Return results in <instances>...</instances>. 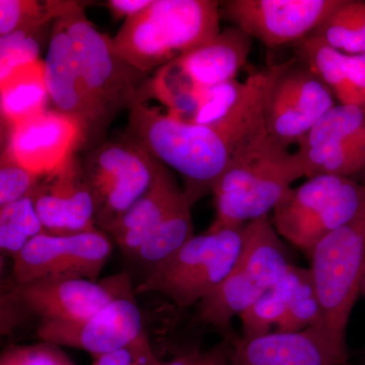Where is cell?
<instances>
[{"label":"cell","mask_w":365,"mask_h":365,"mask_svg":"<svg viewBox=\"0 0 365 365\" xmlns=\"http://www.w3.org/2000/svg\"><path fill=\"white\" fill-rule=\"evenodd\" d=\"M270 91L313 126L337 105L330 88L297 58L277 64Z\"/></svg>","instance_id":"44dd1931"},{"label":"cell","mask_w":365,"mask_h":365,"mask_svg":"<svg viewBox=\"0 0 365 365\" xmlns=\"http://www.w3.org/2000/svg\"><path fill=\"white\" fill-rule=\"evenodd\" d=\"M276 66L204 91L190 122L216 132L232 153L266 129L265 106Z\"/></svg>","instance_id":"7c38bea8"},{"label":"cell","mask_w":365,"mask_h":365,"mask_svg":"<svg viewBox=\"0 0 365 365\" xmlns=\"http://www.w3.org/2000/svg\"><path fill=\"white\" fill-rule=\"evenodd\" d=\"M71 36L81 76L93 104L109 128L119 113L143 102L150 76L117 54L112 38L98 32L78 4L62 16Z\"/></svg>","instance_id":"9c48e42d"},{"label":"cell","mask_w":365,"mask_h":365,"mask_svg":"<svg viewBox=\"0 0 365 365\" xmlns=\"http://www.w3.org/2000/svg\"><path fill=\"white\" fill-rule=\"evenodd\" d=\"M83 160L96 225L107 230L150 188L160 163L127 136L104 141Z\"/></svg>","instance_id":"30bf717a"},{"label":"cell","mask_w":365,"mask_h":365,"mask_svg":"<svg viewBox=\"0 0 365 365\" xmlns=\"http://www.w3.org/2000/svg\"><path fill=\"white\" fill-rule=\"evenodd\" d=\"M306 177L297 151L260 132L232 153L213 188L215 222L209 230L244 227L270 215L292 185Z\"/></svg>","instance_id":"6da1fadb"},{"label":"cell","mask_w":365,"mask_h":365,"mask_svg":"<svg viewBox=\"0 0 365 365\" xmlns=\"http://www.w3.org/2000/svg\"><path fill=\"white\" fill-rule=\"evenodd\" d=\"M145 334L143 333L138 339L126 347L95 357V362L93 365H131L138 354L141 342H143Z\"/></svg>","instance_id":"74e56055"},{"label":"cell","mask_w":365,"mask_h":365,"mask_svg":"<svg viewBox=\"0 0 365 365\" xmlns=\"http://www.w3.org/2000/svg\"><path fill=\"white\" fill-rule=\"evenodd\" d=\"M365 141V106L337 104L297 143V148Z\"/></svg>","instance_id":"f1b7e54d"},{"label":"cell","mask_w":365,"mask_h":365,"mask_svg":"<svg viewBox=\"0 0 365 365\" xmlns=\"http://www.w3.org/2000/svg\"><path fill=\"white\" fill-rule=\"evenodd\" d=\"M295 45L297 59L306 64L330 88L338 104L360 105L359 98L348 79L344 53L313 36Z\"/></svg>","instance_id":"d4e9b609"},{"label":"cell","mask_w":365,"mask_h":365,"mask_svg":"<svg viewBox=\"0 0 365 365\" xmlns=\"http://www.w3.org/2000/svg\"><path fill=\"white\" fill-rule=\"evenodd\" d=\"M39 177L2 153L0 163V207L30 194Z\"/></svg>","instance_id":"836d02e7"},{"label":"cell","mask_w":365,"mask_h":365,"mask_svg":"<svg viewBox=\"0 0 365 365\" xmlns=\"http://www.w3.org/2000/svg\"><path fill=\"white\" fill-rule=\"evenodd\" d=\"M48 26L26 28L0 36V83L21 67L41 61Z\"/></svg>","instance_id":"4dcf8cb0"},{"label":"cell","mask_w":365,"mask_h":365,"mask_svg":"<svg viewBox=\"0 0 365 365\" xmlns=\"http://www.w3.org/2000/svg\"><path fill=\"white\" fill-rule=\"evenodd\" d=\"M244 227L207 230L194 235L169 259L151 269L135 287V294L157 292L180 309L199 304L237 267Z\"/></svg>","instance_id":"8992f818"},{"label":"cell","mask_w":365,"mask_h":365,"mask_svg":"<svg viewBox=\"0 0 365 365\" xmlns=\"http://www.w3.org/2000/svg\"><path fill=\"white\" fill-rule=\"evenodd\" d=\"M361 294H364L365 295V273L364 276V279H362L361 283Z\"/></svg>","instance_id":"ab89813d"},{"label":"cell","mask_w":365,"mask_h":365,"mask_svg":"<svg viewBox=\"0 0 365 365\" xmlns=\"http://www.w3.org/2000/svg\"><path fill=\"white\" fill-rule=\"evenodd\" d=\"M307 257L324 329L346 344V329L365 273V200L349 222L322 239Z\"/></svg>","instance_id":"ba28073f"},{"label":"cell","mask_w":365,"mask_h":365,"mask_svg":"<svg viewBox=\"0 0 365 365\" xmlns=\"http://www.w3.org/2000/svg\"><path fill=\"white\" fill-rule=\"evenodd\" d=\"M220 1L153 0L124 21L112 38L115 51L137 71L151 76L220 32Z\"/></svg>","instance_id":"3957f363"},{"label":"cell","mask_w":365,"mask_h":365,"mask_svg":"<svg viewBox=\"0 0 365 365\" xmlns=\"http://www.w3.org/2000/svg\"><path fill=\"white\" fill-rule=\"evenodd\" d=\"M81 143L78 124L56 110H47L9 128L4 153L40 178L78 153Z\"/></svg>","instance_id":"ac0fdd59"},{"label":"cell","mask_w":365,"mask_h":365,"mask_svg":"<svg viewBox=\"0 0 365 365\" xmlns=\"http://www.w3.org/2000/svg\"><path fill=\"white\" fill-rule=\"evenodd\" d=\"M239 266L198 304L199 323L230 332L232 322L240 318L264 292Z\"/></svg>","instance_id":"603a6c76"},{"label":"cell","mask_w":365,"mask_h":365,"mask_svg":"<svg viewBox=\"0 0 365 365\" xmlns=\"http://www.w3.org/2000/svg\"><path fill=\"white\" fill-rule=\"evenodd\" d=\"M284 300L285 318L278 332L324 328L323 312L309 269L292 266L273 287Z\"/></svg>","instance_id":"cb8c5ba5"},{"label":"cell","mask_w":365,"mask_h":365,"mask_svg":"<svg viewBox=\"0 0 365 365\" xmlns=\"http://www.w3.org/2000/svg\"><path fill=\"white\" fill-rule=\"evenodd\" d=\"M112 242L102 230L71 235L42 234L13 259L11 280L19 284L47 280L98 281Z\"/></svg>","instance_id":"8fae6325"},{"label":"cell","mask_w":365,"mask_h":365,"mask_svg":"<svg viewBox=\"0 0 365 365\" xmlns=\"http://www.w3.org/2000/svg\"><path fill=\"white\" fill-rule=\"evenodd\" d=\"M285 318V304L274 288L264 290L252 306L240 317L244 338L260 337L271 333L274 326L279 330Z\"/></svg>","instance_id":"1f68e13d"},{"label":"cell","mask_w":365,"mask_h":365,"mask_svg":"<svg viewBox=\"0 0 365 365\" xmlns=\"http://www.w3.org/2000/svg\"><path fill=\"white\" fill-rule=\"evenodd\" d=\"M153 0H109L108 7L115 21L128 20L150 6Z\"/></svg>","instance_id":"f35d334b"},{"label":"cell","mask_w":365,"mask_h":365,"mask_svg":"<svg viewBox=\"0 0 365 365\" xmlns=\"http://www.w3.org/2000/svg\"><path fill=\"white\" fill-rule=\"evenodd\" d=\"M0 222L7 223L30 240L45 234L30 195L0 207Z\"/></svg>","instance_id":"e575fe53"},{"label":"cell","mask_w":365,"mask_h":365,"mask_svg":"<svg viewBox=\"0 0 365 365\" xmlns=\"http://www.w3.org/2000/svg\"><path fill=\"white\" fill-rule=\"evenodd\" d=\"M0 365H76L60 346L43 342L13 346L2 352Z\"/></svg>","instance_id":"d6a6232c"},{"label":"cell","mask_w":365,"mask_h":365,"mask_svg":"<svg viewBox=\"0 0 365 365\" xmlns=\"http://www.w3.org/2000/svg\"><path fill=\"white\" fill-rule=\"evenodd\" d=\"M125 136L182 177L192 206L213 191L232 155L227 143L210 128L148 103H139L129 111Z\"/></svg>","instance_id":"7a4b0ae2"},{"label":"cell","mask_w":365,"mask_h":365,"mask_svg":"<svg viewBox=\"0 0 365 365\" xmlns=\"http://www.w3.org/2000/svg\"><path fill=\"white\" fill-rule=\"evenodd\" d=\"M311 36L344 54L365 55L364 0H342Z\"/></svg>","instance_id":"484cf974"},{"label":"cell","mask_w":365,"mask_h":365,"mask_svg":"<svg viewBox=\"0 0 365 365\" xmlns=\"http://www.w3.org/2000/svg\"><path fill=\"white\" fill-rule=\"evenodd\" d=\"M29 195L45 234L71 235L97 228L95 204L78 153L40 177Z\"/></svg>","instance_id":"9a60e30c"},{"label":"cell","mask_w":365,"mask_h":365,"mask_svg":"<svg viewBox=\"0 0 365 365\" xmlns=\"http://www.w3.org/2000/svg\"><path fill=\"white\" fill-rule=\"evenodd\" d=\"M46 86L54 110L73 120L86 153L104 143L107 125L86 90L71 36L62 16L53 23L44 61Z\"/></svg>","instance_id":"5bb4252c"},{"label":"cell","mask_w":365,"mask_h":365,"mask_svg":"<svg viewBox=\"0 0 365 365\" xmlns=\"http://www.w3.org/2000/svg\"><path fill=\"white\" fill-rule=\"evenodd\" d=\"M232 347L227 342L213 346L208 350L189 348L168 361L158 365H232Z\"/></svg>","instance_id":"d590c367"},{"label":"cell","mask_w":365,"mask_h":365,"mask_svg":"<svg viewBox=\"0 0 365 365\" xmlns=\"http://www.w3.org/2000/svg\"><path fill=\"white\" fill-rule=\"evenodd\" d=\"M232 365H345L347 345L322 327L271 332L232 343Z\"/></svg>","instance_id":"e0dca14e"},{"label":"cell","mask_w":365,"mask_h":365,"mask_svg":"<svg viewBox=\"0 0 365 365\" xmlns=\"http://www.w3.org/2000/svg\"><path fill=\"white\" fill-rule=\"evenodd\" d=\"M346 71L353 90L359 98L360 105L365 106V55H347Z\"/></svg>","instance_id":"8d00e7d4"},{"label":"cell","mask_w":365,"mask_h":365,"mask_svg":"<svg viewBox=\"0 0 365 365\" xmlns=\"http://www.w3.org/2000/svg\"><path fill=\"white\" fill-rule=\"evenodd\" d=\"M189 200L180 204L151 232L137 254V260L151 269L169 259L194 237V225Z\"/></svg>","instance_id":"83f0119b"},{"label":"cell","mask_w":365,"mask_h":365,"mask_svg":"<svg viewBox=\"0 0 365 365\" xmlns=\"http://www.w3.org/2000/svg\"><path fill=\"white\" fill-rule=\"evenodd\" d=\"M237 266L263 289L273 287L294 266L270 215L245 225Z\"/></svg>","instance_id":"ffe728a7"},{"label":"cell","mask_w":365,"mask_h":365,"mask_svg":"<svg viewBox=\"0 0 365 365\" xmlns=\"http://www.w3.org/2000/svg\"><path fill=\"white\" fill-rule=\"evenodd\" d=\"M79 2L71 0H0V36L54 23Z\"/></svg>","instance_id":"f546056e"},{"label":"cell","mask_w":365,"mask_h":365,"mask_svg":"<svg viewBox=\"0 0 365 365\" xmlns=\"http://www.w3.org/2000/svg\"><path fill=\"white\" fill-rule=\"evenodd\" d=\"M135 294L113 300L90 318L76 323L38 325L37 337L43 342L67 346L100 356L121 349L144 332L143 318Z\"/></svg>","instance_id":"2e32d148"},{"label":"cell","mask_w":365,"mask_h":365,"mask_svg":"<svg viewBox=\"0 0 365 365\" xmlns=\"http://www.w3.org/2000/svg\"><path fill=\"white\" fill-rule=\"evenodd\" d=\"M253 39L230 26L150 76L143 102L150 98L165 106L169 114L190 122L204 91L237 78L248 61Z\"/></svg>","instance_id":"277c9868"},{"label":"cell","mask_w":365,"mask_h":365,"mask_svg":"<svg viewBox=\"0 0 365 365\" xmlns=\"http://www.w3.org/2000/svg\"><path fill=\"white\" fill-rule=\"evenodd\" d=\"M365 200V182L319 175L292 187L271 220L283 240L309 256L314 247L354 217Z\"/></svg>","instance_id":"52a82bcc"},{"label":"cell","mask_w":365,"mask_h":365,"mask_svg":"<svg viewBox=\"0 0 365 365\" xmlns=\"http://www.w3.org/2000/svg\"><path fill=\"white\" fill-rule=\"evenodd\" d=\"M364 365H365V364H364Z\"/></svg>","instance_id":"60d3db41"},{"label":"cell","mask_w":365,"mask_h":365,"mask_svg":"<svg viewBox=\"0 0 365 365\" xmlns=\"http://www.w3.org/2000/svg\"><path fill=\"white\" fill-rule=\"evenodd\" d=\"M135 294L130 276L116 274L102 281L67 279L19 283L9 281L1 294V333L26 318L41 324L76 323L90 318L113 300Z\"/></svg>","instance_id":"5b68a950"},{"label":"cell","mask_w":365,"mask_h":365,"mask_svg":"<svg viewBox=\"0 0 365 365\" xmlns=\"http://www.w3.org/2000/svg\"><path fill=\"white\" fill-rule=\"evenodd\" d=\"M342 0H225L220 19L268 48L297 44L340 6Z\"/></svg>","instance_id":"4fadbf2b"},{"label":"cell","mask_w":365,"mask_h":365,"mask_svg":"<svg viewBox=\"0 0 365 365\" xmlns=\"http://www.w3.org/2000/svg\"><path fill=\"white\" fill-rule=\"evenodd\" d=\"M186 200L189 199L172 170L160 163L150 188L105 232L126 256L136 258L151 232Z\"/></svg>","instance_id":"d6986e66"},{"label":"cell","mask_w":365,"mask_h":365,"mask_svg":"<svg viewBox=\"0 0 365 365\" xmlns=\"http://www.w3.org/2000/svg\"><path fill=\"white\" fill-rule=\"evenodd\" d=\"M295 151L307 179L319 175L352 178L365 170V141L324 143Z\"/></svg>","instance_id":"4316f807"},{"label":"cell","mask_w":365,"mask_h":365,"mask_svg":"<svg viewBox=\"0 0 365 365\" xmlns=\"http://www.w3.org/2000/svg\"><path fill=\"white\" fill-rule=\"evenodd\" d=\"M0 86L2 121L9 128L47 111L50 97L42 60L14 71Z\"/></svg>","instance_id":"7402d4cb"}]
</instances>
